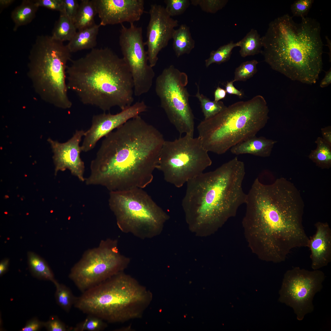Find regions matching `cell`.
Listing matches in <instances>:
<instances>
[{
    "mask_svg": "<svg viewBox=\"0 0 331 331\" xmlns=\"http://www.w3.org/2000/svg\"><path fill=\"white\" fill-rule=\"evenodd\" d=\"M165 141L139 115L129 120L105 137L86 184L110 192L145 188L152 181Z\"/></svg>",
    "mask_w": 331,
    "mask_h": 331,
    "instance_id": "obj_1",
    "label": "cell"
},
{
    "mask_svg": "<svg viewBox=\"0 0 331 331\" xmlns=\"http://www.w3.org/2000/svg\"><path fill=\"white\" fill-rule=\"evenodd\" d=\"M247 195L243 223L248 230H256L261 257L280 263L293 249L308 247L302 224L304 203L292 183L282 177L267 185L257 178Z\"/></svg>",
    "mask_w": 331,
    "mask_h": 331,
    "instance_id": "obj_2",
    "label": "cell"
},
{
    "mask_svg": "<svg viewBox=\"0 0 331 331\" xmlns=\"http://www.w3.org/2000/svg\"><path fill=\"white\" fill-rule=\"evenodd\" d=\"M245 173L244 162L235 157L187 183L182 205L191 230L206 235L235 215L246 202L242 187Z\"/></svg>",
    "mask_w": 331,
    "mask_h": 331,
    "instance_id": "obj_3",
    "label": "cell"
},
{
    "mask_svg": "<svg viewBox=\"0 0 331 331\" xmlns=\"http://www.w3.org/2000/svg\"><path fill=\"white\" fill-rule=\"evenodd\" d=\"M321 30L314 19L305 17L297 23L284 14L269 23L261 37V53L273 70L291 80L315 84L323 68Z\"/></svg>",
    "mask_w": 331,
    "mask_h": 331,
    "instance_id": "obj_4",
    "label": "cell"
},
{
    "mask_svg": "<svg viewBox=\"0 0 331 331\" xmlns=\"http://www.w3.org/2000/svg\"><path fill=\"white\" fill-rule=\"evenodd\" d=\"M66 70L68 89L83 104L104 112L114 107L121 110L134 101V83L128 65L108 47L95 48L85 56L71 59Z\"/></svg>",
    "mask_w": 331,
    "mask_h": 331,
    "instance_id": "obj_5",
    "label": "cell"
},
{
    "mask_svg": "<svg viewBox=\"0 0 331 331\" xmlns=\"http://www.w3.org/2000/svg\"><path fill=\"white\" fill-rule=\"evenodd\" d=\"M269 110L264 98L257 95L229 105L210 119L201 121L197 129L204 148L218 154L256 135L266 125Z\"/></svg>",
    "mask_w": 331,
    "mask_h": 331,
    "instance_id": "obj_6",
    "label": "cell"
},
{
    "mask_svg": "<svg viewBox=\"0 0 331 331\" xmlns=\"http://www.w3.org/2000/svg\"><path fill=\"white\" fill-rule=\"evenodd\" d=\"M71 52L51 36H38L30 51L28 74L36 92L45 101L63 109L71 107L67 81Z\"/></svg>",
    "mask_w": 331,
    "mask_h": 331,
    "instance_id": "obj_7",
    "label": "cell"
},
{
    "mask_svg": "<svg viewBox=\"0 0 331 331\" xmlns=\"http://www.w3.org/2000/svg\"><path fill=\"white\" fill-rule=\"evenodd\" d=\"M149 293L122 272L82 293L74 307L84 313L110 322H121L139 315L137 308L146 303Z\"/></svg>",
    "mask_w": 331,
    "mask_h": 331,
    "instance_id": "obj_8",
    "label": "cell"
},
{
    "mask_svg": "<svg viewBox=\"0 0 331 331\" xmlns=\"http://www.w3.org/2000/svg\"><path fill=\"white\" fill-rule=\"evenodd\" d=\"M108 204L119 229L141 239L159 234L169 218L142 188L110 192Z\"/></svg>",
    "mask_w": 331,
    "mask_h": 331,
    "instance_id": "obj_9",
    "label": "cell"
},
{
    "mask_svg": "<svg viewBox=\"0 0 331 331\" xmlns=\"http://www.w3.org/2000/svg\"><path fill=\"white\" fill-rule=\"evenodd\" d=\"M208 152L198 137L185 134L173 141L165 140L157 169L167 182L180 188L211 165Z\"/></svg>",
    "mask_w": 331,
    "mask_h": 331,
    "instance_id": "obj_10",
    "label": "cell"
},
{
    "mask_svg": "<svg viewBox=\"0 0 331 331\" xmlns=\"http://www.w3.org/2000/svg\"><path fill=\"white\" fill-rule=\"evenodd\" d=\"M129 261L120 253L117 240L108 238L86 251L71 268L69 277L83 293L122 272Z\"/></svg>",
    "mask_w": 331,
    "mask_h": 331,
    "instance_id": "obj_11",
    "label": "cell"
},
{
    "mask_svg": "<svg viewBox=\"0 0 331 331\" xmlns=\"http://www.w3.org/2000/svg\"><path fill=\"white\" fill-rule=\"evenodd\" d=\"M188 83L186 74L171 65L157 78L155 91L161 107L180 134L193 136L194 117L186 87Z\"/></svg>",
    "mask_w": 331,
    "mask_h": 331,
    "instance_id": "obj_12",
    "label": "cell"
},
{
    "mask_svg": "<svg viewBox=\"0 0 331 331\" xmlns=\"http://www.w3.org/2000/svg\"><path fill=\"white\" fill-rule=\"evenodd\" d=\"M325 276L321 271L295 267L284 274L279 300L292 308L299 321L314 310L313 300L322 288Z\"/></svg>",
    "mask_w": 331,
    "mask_h": 331,
    "instance_id": "obj_13",
    "label": "cell"
},
{
    "mask_svg": "<svg viewBox=\"0 0 331 331\" xmlns=\"http://www.w3.org/2000/svg\"><path fill=\"white\" fill-rule=\"evenodd\" d=\"M119 44L124 60L130 69L134 83V94L139 96L150 89L155 76L149 64L143 40L142 28L130 23L127 28L122 24Z\"/></svg>",
    "mask_w": 331,
    "mask_h": 331,
    "instance_id": "obj_14",
    "label": "cell"
},
{
    "mask_svg": "<svg viewBox=\"0 0 331 331\" xmlns=\"http://www.w3.org/2000/svg\"><path fill=\"white\" fill-rule=\"evenodd\" d=\"M149 13L150 19L147 27V40L144 44L147 47L149 63L153 67L158 61L159 52L167 46L172 39L178 21L172 18L165 7L160 5H151Z\"/></svg>",
    "mask_w": 331,
    "mask_h": 331,
    "instance_id": "obj_15",
    "label": "cell"
},
{
    "mask_svg": "<svg viewBox=\"0 0 331 331\" xmlns=\"http://www.w3.org/2000/svg\"><path fill=\"white\" fill-rule=\"evenodd\" d=\"M147 107L143 101H137L116 114L105 112L94 115L91 125L85 131L81 147L82 151L93 149L98 141L129 120L146 111Z\"/></svg>",
    "mask_w": 331,
    "mask_h": 331,
    "instance_id": "obj_16",
    "label": "cell"
},
{
    "mask_svg": "<svg viewBox=\"0 0 331 331\" xmlns=\"http://www.w3.org/2000/svg\"><path fill=\"white\" fill-rule=\"evenodd\" d=\"M85 131L77 130L73 136L67 142L61 143L49 138L48 140L53 153L55 172L68 169L79 180L85 181V166L80 157L82 151L79 145Z\"/></svg>",
    "mask_w": 331,
    "mask_h": 331,
    "instance_id": "obj_17",
    "label": "cell"
},
{
    "mask_svg": "<svg viewBox=\"0 0 331 331\" xmlns=\"http://www.w3.org/2000/svg\"><path fill=\"white\" fill-rule=\"evenodd\" d=\"M100 26L134 23L144 11L143 0H94Z\"/></svg>",
    "mask_w": 331,
    "mask_h": 331,
    "instance_id": "obj_18",
    "label": "cell"
},
{
    "mask_svg": "<svg viewBox=\"0 0 331 331\" xmlns=\"http://www.w3.org/2000/svg\"><path fill=\"white\" fill-rule=\"evenodd\" d=\"M315 234L309 238L308 247L313 270L327 266L331 261V229L327 222H318L314 224Z\"/></svg>",
    "mask_w": 331,
    "mask_h": 331,
    "instance_id": "obj_19",
    "label": "cell"
},
{
    "mask_svg": "<svg viewBox=\"0 0 331 331\" xmlns=\"http://www.w3.org/2000/svg\"><path fill=\"white\" fill-rule=\"evenodd\" d=\"M277 141L264 136H253L236 145L230 149L233 154H249L262 157H269Z\"/></svg>",
    "mask_w": 331,
    "mask_h": 331,
    "instance_id": "obj_20",
    "label": "cell"
},
{
    "mask_svg": "<svg viewBox=\"0 0 331 331\" xmlns=\"http://www.w3.org/2000/svg\"><path fill=\"white\" fill-rule=\"evenodd\" d=\"M100 24L78 31L67 45L70 51L76 52L84 49H93L97 44Z\"/></svg>",
    "mask_w": 331,
    "mask_h": 331,
    "instance_id": "obj_21",
    "label": "cell"
},
{
    "mask_svg": "<svg viewBox=\"0 0 331 331\" xmlns=\"http://www.w3.org/2000/svg\"><path fill=\"white\" fill-rule=\"evenodd\" d=\"M172 39L173 49L177 57L189 54L195 47V41L191 36L189 27L186 24H182L175 30Z\"/></svg>",
    "mask_w": 331,
    "mask_h": 331,
    "instance_id": "obj_22",
    "label": "cell"
},
{
    "mask_svg": "<svg viewBox=\"0 0 331 331\" xmlns=\"http://www.w3.org/2000/svg\"><path fill=\"white\" fill-rule=\"evenodd\" d=\"M39 7L34 0H23L11 13V18L14 23L13 31H16L20 26L31 22L35 17Z\"/></svg>",
    "mask_w": 331,
    "mask_h": 331,
    "instance_id": "obj_23",
    "label": "cell"
},
{
    "mask_svg": "<svg viewBox=\"0 0 331 331\" xmlns=\"http://www.w3.org/2000/svg\"><path fill=\"white\" fill-rule=\"evenodd\" d=\"M97 14L94 0H81L74 23L76 29L79 31L95 25L94 19Z\"/></svg>",
    "mask_w": 331,
    "mask_h": 331,
    "instance_id": "obj_24",
    "label": "cell"
},
{
    "mask_svg": "<svg viewBox=\"0 0 331 331\" xmlns=\"http://www.w3.org/2000/svg\"><path fill=\"white\" fill-rule=\"evenodd\" d=\"M29 269L35 277L40 279L48 280L54 283L57 280L53 273L46 261L33 252L28 253Z\"/></svg>",
    "mask_w": 331,
    "mask_h": 331,
    "instance_id": "obj_25",
    "label": "cell"
},
{
    "mask_svg": "<svg viewBox=\"0 0 331 331\" xmlns=\"http://www.w3.org/2000/svg\"><path fill=\"white\" fill-rule=\"evenodd\" d=\"M74 23L64 11L60 12L58 20L56 22L51 36L54 39L63 42L70 41L77 32Z\"/></svg>",
    "mask_w": 331,
    "mask_h": 331,
    "instance_id": "obj_26",
    "label": "cell"
},
{
    "mask_svg": "<svg viewBox=\"0 0 331 331\" xmlns=\"http://www.w3.org/2000/svg\"><path fill=\"white\" fill-rule=\"evenodd\" d=\"M315 143L316 148L311 151L309 158L322 169H330L331 167V146L326 143L321 137H318Z\"/></svg>",
    "mask_w": 331,
    "mask_h": 331,
    "instance_id": "obj_27",
    "label": "cell"
},
{
    "mask_svg": "<svg viewBox=\"0 0 331 331\" xmlns=\"http://www.w3.org/2000/svg\"><path fill=\"white\" fill-rule=\"evenodd\" d=\"M241 56L245 57L261 53L263 45L257 31L252 29L241 40L238 42Z\"/></svg>",
    "mask_w": 331,
    "mask_h": 331,
    "instance_id": "obj_28",
    "label": "cell"
},
{
    "mask_svg": "<svg viewBox=\"0 0 331 331\" xmlns=\"http://www.w3.org/2000/svg\"><path fill=\"white\" fill-rule=\"evenodd\" d=\"M56 287L55 298L57 304L67 313L74 306L76 297L71 290L65 285L57 281L54 283Z\"/></svg>",
    "mask_w": 331,
    "mask_h": 331,
    "instance_id": "obj_29",
    "label": "cell"
},
{
    "mask_svg": "<svg viewBox=\"0 0 331 331\" xmlns=\"http://www.w3.org/2000/svg\"><path fill=\"white\" fill-rule=\"evenodd\" d=\"M196 84L197 91L195 96L198 99L200 103L201 107L205 120L213 117L226 107L223 102L211 101L206 96L201 94L200 92L199 86L197 84Z\"/></svg>",
    "mask_w": 331,
    "mask_h": 331,
    "instance_id": "obj_30",
    "label": "cell"
},
{
    "mask_svg": "<svg viewBox=\"0 0 331 331\" xmlns=\"http://www.w3.org/2000/svg\"><path fill=\"white\" fill-rule=\"evenodd\" d=\"M237 47H238V42L234 43L230 41L227 44L221 46L216 50L212 51L209 57L205 60L206 67H207L212 63L220 64L228 61L233 49Z\"/></svg>",
    "mask_w": 331,
    "mask_h": 331,
    "instance_id": "obj_31",
    "label": "cell"
},
{
    "mask_svg": "<svg viewBox=\"0 0 331 331\" xmlns=\"http://www.w3.org/2000/svg\"><path fill=\"white\" fill-rule=\"evenodd\" d=\"M106 324L101 318L92 314H88L83 321L72 328L73 331H101L107 327Z\"/></svg>",
    "mask_w": 331,
    "mask_h": 331,
    "instance_id": "obj_32",
    "label": "cell"
},
{
    "mask_svg": "<svg viewBox=\"0 0 331 331\" xmlns=\"http://www.w3.org/2000/svg\"><path fill=\"white\" fill-rule=\"evenodd\" d=\"M258 63L255 59L242 63L235 69L234 82L245 81L253 77L257 71V66Z\"/></svg>",
    "mask_w": 331,
    "mask_h": 331,
    "instance_id": "obj_33",
    "label": "cell"
},
{
    "mask_svg": "<svg viewBox=\"0 0 331 331\" xmlns=\"http://www.w3.org/2000/svg\"><path fill=\"white\" fill-rule=\"evenodd\" d=\"M228 0H192L191 4L199 6L201 9L207 13H215L224 7Z\"/></svg>",
    "mask_w": 331,
    "mask_h": 331,
    "instance_id": "obj_34",
    "label": "cell"
},
{
    "mask_svg": "<svg viewBox=\"0 0 331 331\" xmlns=\"http://www.w3.org/2000/svg\"><path fill=\"white\" fill-rule=\"evenodd\" d=\"M164 2L166 10L171 17L182 14L190 5L188 0H165Z\"/></svg>",
    "mask_w": 331,
    "mask_h": 331,
    "instance_id": "obj_35",
    "label": "cell"
},
{
    "mask_svg": "<svg viewBox=\"0 0 331 331\" xmlns=\"http://www.w3.org/2000/svg\"><path fill=\"white\" fill-rule=\"evenodd\" d=\"M314 2V0H297L295 1L291 6L293 16L301 17V18L305 17Z\"/></svg>",
    "mask_w": 331,
    "mask_h": 331,
    "instance_id": "obj_36",
    "label": "cell"
},
{
    "mask_svg": "<svg viewBox=\"0 0 331 331\" xmlns=\"http://www.w3.org/2000/svg\"><path fill=\"white\" fill-rule=\"evenodd\" d=\"M39 7H43L48 9L57 10L60 12L64 10L63 0H34Z\"/></svg>",
    "mask_w": 331,
    "mask_h": 331,
    "instance_id": "obj_37",
    "label": "cell"
},
{
    "mask_svg": "<svg viewBox=\"0 0 331 331\" xmlns=\"http://www.w3.org/2000/svg\"><path fill=\"white\" fill-rule=\"evenodd\" d=\"M44 327L48 331H66L67 329L65 324L56 316H51L49 320L44 322Z\"/></svg>",
    "mask_w": 331,
    "mask_h": 331,
    "instance_id": "obj_38",
    "label": "cell"
},
{
    "mask_svg": "<svg viewBox=\"0 0 331 331\" xmlns=\"http://www.w3.org/2000/svg\"><path fill=\"white\" fill-rule=\"evenodd\" d=\"M64 10L68 17L74 23L79 4L77 0H63Z\"/></svg>",
    "mask_w": 331,
    "mask_h": 331,
    "instance_id": "obj_39",
    "label": "cell"
},
{
    "mask_svg": "<svg viewBox=\"0 0 331 331\" xmlns=\"http://www.w3.org/2000/svg\"><path fill=\"white\" fill-rule=\"evenodd\" d=\"M44 322L34 318L28 321L21 331H37L44 327Z\"/></svg>",
    "mask_w": 331,
    "mask_h": 331,
    "instance_id": "obj_40",
    "label": "cell"
},
{
    "mask_svg": "<svg viewBox=\"0 0 331 331\" xmlns=\"http://www.w3.org/2000/svg\"><path fill=\"white\" fill-rule=\"evenodd\" d=\"M234 82L233 80L227 82L225 86V89L226 93L230 94L235 95L239 97H241L242 95V92L236 89L234 86Z\"/></svg>",
    "mask_w": 331,
    "mask_h": 331,
    "instance_id": "obj_41",
    "label": "cell"
},
{
    "mask_svg": "<svg viewBox=\"0 0 331 331\" xmlns=\"http://www.w3.org/2000/svg\"><path fill=\"white\" fill-rule=\"evenodd\" d=\"M323 139L327 143L331 146V126H328L321 129Z\"/></svg>",
    "mask_w": 331,
    "mask_h": 331,
    "instance_id": "obj_42",
    "label": "cell"
},
{
    "mask_svg": "<svg viewBox=\"0 0 331 331\" xmlns=\"http://www.w3.org/2000/svg\"><path fill=\"white\" fill-rule=\"evenodd\" d=\"M226 92L225 89L218 86L214 93V101L218 102L220 100L225 98Z\"/></svg>",
    "mask_w": 331,
    "mask_h": 331,
    "instance_id": "obj_43",
    "label": "cell"
},
{
    "mask_svg": "<svg viewBox=\"0 0 331 331\" xmlns=\"http://www.w3.org/2000/svg\"><path fill=\"white\" fill-rule=\"evenodd\" d=\"M331 83V68L327 71L325 72V75L323 79L321 80L320 86L324 88L328 86Z\"/></svg>",
    "mask_w": 331,
    "mask_h": 331,
    "instance_id": "obj_44",
    "label": "cell"
},
{
    "mask_svg": "<svg viewBox=\"0 0 331 331\" xmlns=\"http://www.w3.org/2000/svg\"><path fill=\"white\" fill-rule=\"evenodd\" d=\"M9 264V260L8 259H5L2 260L0 263V276H2L8 270Z\"/></svg>",
    "mask_w": 331,
    "mask_h": 331,
    "instance_id": "obj_45",
    "label": "cell"
},
{
    "mask_svg": "<svg viewBox=\"0 0 331 331\" xmlns=\"http://www.w3.org/2000/svg\"><path fill=\"white\" fill-rule=\"evenodd\" d=\"M13 0H0V11L4 8L8 7L11 5L14 2Z\"/></svg>",
    "mask_w": 331,
    "mask_h": 331,
    "instance_id": "obj_46",
    "label": "cell"
}]
</instances>
